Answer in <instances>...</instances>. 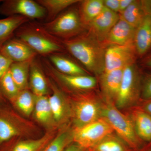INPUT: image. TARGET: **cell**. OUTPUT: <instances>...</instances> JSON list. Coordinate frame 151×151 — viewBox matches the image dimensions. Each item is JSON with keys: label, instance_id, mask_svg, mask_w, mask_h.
Instances as JSON below:
<instances>
[{"label": "cell", "instance_id": "1", "mask_svg": "<svg viewBox=\"0 0 151 151\" xmlns=\"http://www.w3.org/2000/svg\"><path fill=\"white\" fill-rule=\"evenodd\" d=\"M62 42L65 50L87 70L98 76L104 72L106 46L88 32Z\"/></svg>", "mask_w": 151, "mask_h": 151}, {"label": "cell", "instance_id": "2", "mask_svg": "<svg viewBox=\"0 0 151 151\" xmlns=\"http://www.w3.org/2000/svg\"><path fill=\"white\" fill-rule=\"evenodd\" d=\"M14 36L42 57L63 53L65 50L62 40L49 33L42 24L37 22L30 21L23 24L17 30Z\"/></svg>", "mask_w": 151, "mask_h": 151}, {"label": "cell", "instance_id": "3", "mask_svg": "<svg viewBox=\"0 0 151 151\" xmlns=\"http://www.w3.org/2000/svg\"><path fill=\"white\" fill-rule=\"evenodd\" d=\"M102 118L109 123L114 132L130 148L136 149L139 147L140 139L136 134L132 120L128 115L122 113L114 103L104 102Z\"/></svg>", "mask_w": 151, "mask_h": 151}, {"label": "cell", "instance_id": "4", "mask_svg": "<svg viewBox=\"0 0 151 151\" xmlns=\"http://www.w3.org/2000/svg\"><path fill=\"white\" fill-rule=\"evenodd\" d=\"M49 33L61 40L75 37L84 32L78 9L69 8L54 19L42 24Z\"/></svg>", "mask_w": 151, "mask_h": 151}, {"label": "cell", "instance_id": "5", "mask_svg": "<svg viewBox=\"0 0 151 151\" xmlns=\"http://www.w3.org/2000/svg\"><path fill=\"white\" fill-rule=\"evenodd\" d=\"M70 105L71 118L75 129H78L102 118L103 103L94 95L79 94Z\"/></svg>", "mask_w": 151, "mask_h": 151}, {"label": "cell", "instance_id": "6", "mask_svg": "<svg viewBox=\"0 0 151 151\" xmlns=\"http://www.w3.org/2000/svg\"><path fill=\"white\" fill-rule=\"evenodd\" d=\"M142 87L140 74L135 63L125 67L114 105L119 110L132 107L140 97Z\"/></svg>", "mask_w": 151, "mask_h": 151}, {"label": "cell", "instance_id": "7", "mask_svg": "<svg viewBox=\"0 0 151 151\" xmlns=\"http://www.w3.org/2000/svg\"><path fill=\"white\" fill-rule=\"evenodd\" d=\"M114 131L103 118L73 130V142L89 150L93 146Z\"/></svg>", "mask_w": 151, "mask_h": 151}, {"label": "cell", "instance_id": "8", "mask_svg": "<svg viewBox=\"0 0 151 151\" xmlns=\"http://www.w3.org/2000/svg\"><path fill=\"white\" fill-rule=\"evenodd\" d=\"M40 61L43 70L63 86L77 92H86L94 89L97 78L88 75H68L60 72L55 68L48 59L42 58Z\"/></svg>", "mask_w": 151, "mask_h": 151}, {"label": "cell", "instance_id": "9", "mask_svg": "<svg viewBox=\"0 0 151 151\" xmlns=\"http://www.w3.org/2000/svg\"><path fill=\"white\" fill-rule=\"evenodd\" d=\"M1 3L0 14L7 17L21 16L30 20L46 18V10L36 1L5 0Z\"/></svg>", "mask_w": 151, "mask_h": 151}, {"label": "cell", "instance_id": "10", "mask_svg": "<svg viewBox=\"0 0 151 151\" xmlns=\"http://www.w3.org/2000/svg\"><path fill=\"white\" fill-rule=\"evenodd\" d=\"M137 54L134 43L107 46L105 51L104 72L124 68L134 64Z\"/></svg>", "mask_w": 151, "mask_h": 151}, {"label": "cell", "instance_id": "11", "mask_svg": "<svg viewBox=\"0 0 151 151\" xmlns=\"http://www.w3.org/2000/svg\"><path fill=\"white\" fill-rule=\"evenodd\" d=\"M120 18L119 14L105 6L99 15L89 25L87 28L88 32L103 43Z\"/></svg>", "mask_w": 151, "mask_h": 151}, {"label": "cell", "instance_id": "12", "mask_svg": "<svg viewBox=\"0 0 151 151\" xmlns=\"http://www.w3.org/2000/svg\"><path fill=\"white\" fill-rule=\"evenodd\" d=\"M1 53L13 62L31 61L37 54L22 41L13 37L1 47Z\"/></svg>", "mask_w": 151, "mask_h": 151}, {"label": "cell", "instance_id": "13", "mask_svg": "<svg viewBox=\"0 0 151 151\" xmlns=\"http://www.w3.org/2000/svg\"><path fill=\"white\" fill-rule=\"evenodd\" d=\"M124 69L104 72L99 76V83L105 101L115 103L120 90Z\"/></svg>", "mask_w": 151, "mask_h": 151}, {"label": "cell", "instance_id": "14", "mask_svg": "<svg viewBox=\"0 0 151 151\" xmlns=\"http://www.w3.org/2000/svg\"><path fill=\"white\" fill-rule=\"evenodd\" d=\"M136 29L120 18L103 43L109 45H124L134 43Z\"/></svg>", "mask_w": 151, "mask_h": 151}, {"label": "cell", "instance_id": "15", "mask_svg": "<svg viewBox=\"0 0 151 151\" xmlns=\"http://www.w3.org/2000/svg\"><path fill=\"white\" fill-rule=\"evenodd\" d=\"M53 93L48 97L49 103L55 122L63 123L71 117L70 105L60 90L51 83Z\"/></svg>", "mask_w": 151, "mask_h": 151}, {"label": "cell", "instance_id": "16", "mask_svg": "<svg viewBox=\"0 0 151 151\" xmlns=\"http://www.w3.org/2000/svg\"><path fill=\"white\" fill-rule=\"evenodd\" d=\"M21 133L20 125L14 113L6 109L0 110V145Z\"/></svg>", "mask_w": 151, "mask_h": 151}, {"label": "cell", "instance_id": "17", "mask_svg": "<svg viewBox=\"0 0 151 151\" xmlns=\"http://www.w3.org/2000/svg\"><path fill=\"white\" fill-rule=\"evenodd\" d=\"M29 85L35 96H46L49 92L48 83L40 60L35 58L31 63Z\"/></svg>", "mask_w": 151, "mask_h": 151}, {"label": "cell", "instance_id": "18", "mask_svg": "<svg viewBox=\"0 0 151 151\" xmlns=\"http://www.w3.org/2000/svg\"><path fill=\"white\" fill-rule=\"evenodd\" d=\"M137 54L143 55L151 48V14L146 15L136 29L134 40Z\"/></svg>", "mask_w": 151, "mask_h": 151}, {"label": "cell", "instance_id": "19", "mask_svg": "<svg viewBox=\"0 0 151 151\" xmlns=\"http://www.w3.org/2000/svg\"><path fill=\"white\" fill-rule=\"evenodd\" d=\"M135 132L140 140H151V116L143 110L134 109L129 113Z\"/></svg>", "mask_w": 151, "mask_h": 151}, {"label": "cell", "instance_id": "20", "mask_svg": "<svg viewBox=\"0 0 151 151\" xmlns=\"http://www.w3.org/2000/svg\"><path fill=\"white\" fill-rule=\"evenodd\" d=\"M47 57L52 65L60 73L68 75H88L83 68L63 53H54Z\"/></svg>", "mask_w": 151, "mask_h": 151}, {"label": "cell", "instance_id": "21", "mask_svg": "<svg viewBox=\"0 0 151 151\" xmlns=\"http://www.w3.org/2000/svg\"><path fill=\"white\" fill-rule=\"evenodd\" d=\"M30 21L25 17L19 15L0 19V48L6 42L13 37L19 27Z\"/></svg>", "mask_w": 151, "mask_h": 151}, {"label": "cell", "instance_id": "22", "mask_svg": "<svg viewBox=\"0 0 151 151\" xmlns=\"http://www.w3.org/2000/svg\"><path fill=\"white\" fill-rule=\"evenodd\" d=\"M78 12L81 21L87 29L89 25L104 9L103 0H84L79 1Z\"/></svg>", "mask_w": 151, "mask_h": 151}, {"label": "cell", "instance_id": "23", "mask_svg": "<svg viewBox=\"0 0 151 151\" xmlns=\"http://www.w3.org/2000/svg\"><path fill=\"white\" fill-rule=\"evenodd\" d=\"M32 60L13 62L9 69L14 81L20 91L28 89L30 67Z\"/></svg>", "mask_w": 151, "mask_h": 151}, {"label": "cell", "instance_id": "24", "mask_svg": "<svg viewBox=\"0 0 151 151\" xmlns=\"http://www.w3.org/2000/svg\"><path fill=\"white\" fill-rule=\"evenodd\" d=\"M36 1L45 9L46 21H51L70 6L80 1L78 0H37Z\"/></svg>", "mask_w": 151, "mask_h": 151}, {"label": "cell", "instance_id": "25", "mask_svg": "<svg viewBox=\"0 0 151 151\" xmlns=\"http://www.w3.org/2000/svg\"><path fill=\"white\" fill-rule=\"evenodd\" d=\"M113 133L106 136L88 151H130L129 146Z\"/></svg>", "mask_w": 151, "mask_h": 151}, {"label": "cell", "instance_id": "26", "mask_svg": "<svg viewBox=\"0 0 151 151\" xmlns=\"http://www.w3.org/2000/svg\"><path fill=\"white\" fill-rule=\"evenodd\" d=\"M34 111L36 119L40 123L49 125L53 121L55 122L49 103L48 97L46 96H35Z\"/></svg>", "mask_w": 151, "mask_h": 151}, {"label": "cell", "instance_id": "27", "mask_svg": "<svg viewBox=\"0 0 151 151\" xmlns=\"http://www.w3.org/2000/svg\"><path fill=\"white\" fill-rule=\"evenodd\" d=\"M145 16L141 1L137 0H134L120 15L121 19L136 29L140 24Z\"/></svg>", "mask_w": 151, "mask_h": 151}, {"label": "cell", "instance_id": "28", "mask_svg": "<svg viewBox=\"0 0 151 151\" xmlns=\"http://www.w3.org/2000/svg\"><path fill=\"white\" fill-rule=\"evenodd\" d=\"M52 139V133H47L37 139L19 142L10 151H42Z\"/></svg>", "mask_w": 151, "mask_h": 151}, {"label": "cell", "instance_id": "29", "mask_svg": "<svg viewBox=\"0 0 151 151\" xmlns=\"http://www.w3.org/2000/svg\"><path fill=\"white\" fill-rule=\"evenodd\" d=\"M12 102L26 116H29L34 110L35 96L28 89L20 91Z\"/></svg>", "mask_w": 151, "mask_h": 151}, {"label": "cell", "instance_id": "30", "mask_svg": "<svg viewBox=\"0 0 151 151\" xmlns=\"http://www.w3.org/2000/svg\"><path fill=\"white\" fill-rule=\"evenodd\" d=\"M73 131H64L53 138L42 151H63L73 142Z\"/></svg>", "mask_w": 151, "mask_h": 151}, {"label": "cell", "instance_id": "31", "mask_svg": "<svg viewBox=\"0 0 151 151\" xmlns=\"http://www.w3.org/2000/svg\"><path fill=\"white\" fill-rule=\"evenodd\" d=\"M0 90L5 97L11 101L20 92L9 70L0 79Z\"/></svg>", "mask_w": 151, "mask_h": 151}, {"label": "cell", "instance_id": "32", "mask_svg": "<svg viewBox=\"0 0 151 151\" xmlns=\"http://www.w3.org/2000/svg\"><path fill=\"white\" fill-rule=\"evenodd\" d=\"M141 97L144 100H151V75L145 78L142 84Z\"/></svg>", "mask_w": 151, "mask_h": 151}, {"label": "cell", "instance_id": "33", "mask_svg": "<svg viewBox=\"0 0 151 151\" xmlns=\"http://www.w3.org/2000/svg\"><path fill=\"white\" fill-rule=\"evenodd\" d=\"M13 63L0 52V79L8 71Z\"/></svg>", "mask_w": 151, "mask_h": 151}, {"label": "cell", "instance_id": "34", "mask_svg": "<svg viewBox=\"0 0 151 151\" xmlns=\"http://www.w3.org/2000/svg\"><path fill=\"white\" fill-rule=\"evenodd\" d=\"M104 6L110 10L114 12H119L120 0H105Z\"/></svg>", "mask_w": 151, "mask_h": 151}, {"label": "cell", "instance_id": "35", "mask_svg": "<svg viewBox=\"0 0 151 151\" xmlns=\"http://www.w3.org/2000/svg\"><path fill=\"white\" fill-rule=\"evenodd\" d=\"M141 3L145 16L151 14V0H142Z\"/></svg>", "mask_w": 151, "mask_h": 151}, {"label": "cell", "instance_id": "36", "mask_svg": "<svg viewBox=\"0 0 151 151\" xmlns=\"http://www.w3.org/2000/svg\"><path fill=\"white\" fill-rule=\"evenodd\" d=\"M134 0H120L119 4V12H123L133 2Z\"/></svg>", "mask_w": 151, "mask_h": 151}, {"label": "cell", "instance_id": "37", "mask_svg": "<svg viewBox=\"0 0 151 151\" xmlns=\"http://www.w3.org/2000/svg\"><path fill=\"white\" fill-rule=\"evenodd\" d=\"M86 150L80 147L77 144H74L69 145L63 151H86Z\"/></svg>", "mask_w": 151, "mask_h": 151}, {"label": "cell", "instance_id": "38", "mask_svg": "<svg viewBox=\"0 0 151 151\" xmlns=\"http://www.w3.org/2000/svg\"><path fill=\"white\" fill-rule=\"evenodd\" d=\"M143 111H145L151 116V100H147L143 106Z\"/></svg>", "mask_w": 151, "mask_h": 151}, {"label": "cell", "instance_id": "39", "mask_svg": "<svg viewBox=\"0 0 151 151\" xmlns=\"http://www.w3.org/2000/svg\"><path fill=\"white\" fill-rule=\"evenodd\" d=\"M145 64L147 67L151 68V55L146 59Z\"/></svg>", "mask_w": 151, "mask_h": 151}, {"label": "cell", "instance_id": "40", "mask_svg": "<svg viewBox=\"0 0 151 151\" xmlns=\"http://www.w3.org/2000/svg\"><path fill=\"white\" fill-rule=\"evenodd\" d=\"M3 95L2 93H1V90H0V101H1V100H2V99Z\"/></svg>", "mask_w": 151, "mask_h": 151}, {"label": "cell", "instance_id": "41", "mask_svg": "<svg viewBox=\"0 0 151 151\" xmlns=\"http://www.w3.org/2000/svg\"></svg>", "mask_w": 151, "mask_h": 151}]
</instances>
